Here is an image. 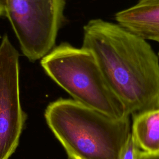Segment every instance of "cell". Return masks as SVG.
I'll return each mask as SVG.
<instances>
[{
  "label": "cell",
  "mask_w": 159,
  "mask_h": 159,
  "mask_svg": "<svg viewBox=\"0 0 159 159\" xmlns=\"http://www.w3.org/2000/svg\"><path fill=\"white\" fill-rule=\"evenodd\" d=\"M82 47L90 50L128 114L159 107V58L146 40L101 19L83 27Z\"/></svg>",
  "instance_id": "cell-1"
},
{
  "label": "cell",
  "mask_w": 159,
  "mask_h": 159,
  "mask_svg": "<svg viewBox=\"0 0 159 159\" xmlns=\"http://www.w3.org/2000/svg\"><path fill=\"white\" fill-rule=\"evenodd\" d=\"M45 117L69 159H119L131 132L129 116L116 119L73 99L51 102Z\"/></svg>",
  "instance_id": "cell-2"
},
{
  "label": "cell",
  "mask_w": 159,
  "mask_h": 159,
  "mask_svg": "<svg viewBox=\"0 0 159 159\" xmlns=\"http://www.w3.org/2000/svg\"><path fill=\"white\" fill-rule=\"evenodd\" d=\"M40 63L73 100L116 119L129 116L88 49L63 43L43 57Z\"/></svg>",
  "instance_id": "cell-3"
},
{
  "label": "cell",
  "mask_w": 159,
  "mask_h": 159,
  "mask_svg": "<svg viewBox=\"0 0 159 159\" xmlns=\"http://www.w3.org/2000/svg\"><path fill=\"white\" fill-rule=\"evenodd\" d=\"M65 0H0V16L10 21L23 53L32 61L53 47Z\"/></svg>",
  "instance_id": "cell-4"
},
{
  "label": "cell",
  "mask_w": 159,
  "mask_h": 159,
  "mask_svg": "<svg viewBox=\"0 0 159 159\" xmlns=\"http://www.w3.org/2000/svg\"><path fill=\"white\" fill-rule=\"evenodd\" d=\"M19 74V53L5 35L0 44V159H9L15 152L26 119Z\"/></svg>",
  "instance_id": "cell-5"
},
{
  "label": "cell",
  "mask_w": 159,
  "mask_h": 159,
  "mask_svg": "<svg viewBox=\"0 0 159 159\" xmlns=\"http://www.w3.org/2000/svg\"><path fill=\"white\" fill-rule=\"evenodd\" d=\"M117 24L146 40L159 43V0H139L116 13Z\"/></svg>",
  "instance_id": "cell-6"
},
{
  "label": "cell",
  "mask_w": 159,
  "mask_h": 159,
  "mask_svg": "<svg viewBox=\"0 0 159 159\" xmlns=\"http://www.w3.org/2000/svg\"><path fill=\"white\" fill-rule=\"evenodd\" d=\"M141 150L134 135L130 132L122 147L119 159H139Z\"/></svg>",
  "instance_id": "cell-7"
},
{
  "label": "cell",
  "mask_w": 159,
  "mask_h": 159,
  "mask_svg": "<svg viewBox=\"0 0 159 159\" xmlns=\"http://www.w3.org/2000/svg\"><path fill=\"white\" fill-rule=\"evenodd\" d=\"M158 58H159V53H158Z\"/></svg>",
  "instance_id": "cell-8"
}]
</instances>
